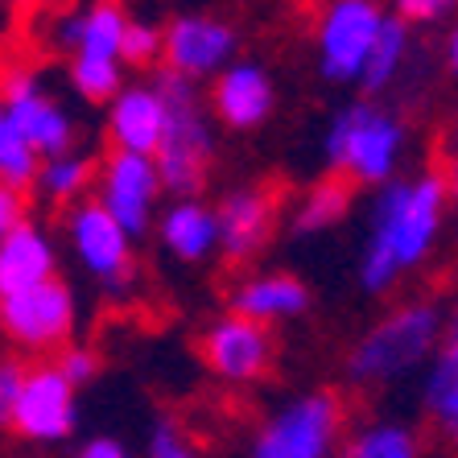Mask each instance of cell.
Returning <instances> with one entry per match:
<instances>
[{
  "label": "cell",
  "mask_w": 458,
  "mask_h": 458,
  "mask_svg": "<svg viewBox=\"0 0 458 458\" xmlns=\"http://www.w3.org/2000/svg\"><path fill=\"white\" fill-rule=\"evenodd\" d=\"M405 58H409V25L393 13V17H384L380 38H376L372 54H368V66H363V75H360L363 91L368 96L388 91L396 83V75L405 71Z\"/></svg>",
  "instance_id": "obj_24"
},
{
  "label": "cell",
  "mask_w": 458,
  "mask_h": 458,
  "mask_svg": "<svg viewBox=\"0 0 458 458\" xmlns=\"http://www.w3.org/2000/svg\"><path fill=\"white\" fill-rule=\"evenodd\" d=\"M339 458H421V434L409 421H372L343 442Z\"/></svg>",
  "instance_id": "obj_25"
},
{
  "label": "cell",
  "mask_w": 458,
  "mask_h": 458,
  "mask_svg": "<svg viewBox=\"0 0 458 458\" xmlns=\"http://www.w3.org/2000/svg\"><path fill=\"white\" fill-rule=\"evenodd\" d=\"M442 174H446L450 199H454V203H458V153H454V157H450V165H446V170H442Z\"/></svg>",
  "instance_id": "obj_37"
},
{
  "label": "cell",
  "mask_w": 458,
  "mask_h": 458,
  "mask_svg": "<svg viewBox=\"0 0 458 458\" xmlns=\"http://www.w3.org/2000/svg\"><path fill=\"white\" fill-rule=\"evenodd\" d=\"M153 83H157L161 99H165V137H161V149L153 157L161 174V186L170 194H178V199H194V194H203L215 165L211 120H207L191 79L161 71Z\"/></svg>",
  "instance_id": "obj_3"
},
{
  "label": "cell",
  "mask_w": 458,
  "mask_h": 458,
  "mask_svg": "<svg viewBox=\"0 0 458 458\" xmlns=\"http://www.w3.org/2000/svg\"><path fill=\"white\" fill-rule=\"evenodd\" d=\"M446 71H450V79H458V21L450 25V33H446Z\"/></svg>",
  "instance_id": "obj_35"
},
{
  "label": "cell",
  "mask_w": 458,
  "mask_h": 458,
  "mask_svg": "<svg viewBox=\"0 0 458 458\" xmlns=\"http://www.w3.org/2000/svg\"><path fill=\"white\" fill-rule=\"evenodd\" d=\"M4 120L30 140L33 153L42 161L63 157V153L75 149V120L66 116L46 91H33V96H21V99H13V104H4Z\"/></svg>",
  "instance_id": "obj_20"
},
{
  "label": "cell",
  "mask_w": 458,
  "mask_h": 458,
  "mask_svg": "<svg viewBox=\"0 0 458 458\" xmlns=\"http://www.w3.org/2000/svg\"><path fill=\"white\" fill-rule=\"evenodd\" d=\"M273 79L256 63H232L224 66L211 83V112L215 120L232 132H252L273 116Z\"/></svg>",
  "instance_id": "obj_15"
},
{
  "label": "cell",
  "mask_w": 458,
  "mask_h": 458,
  "mask_svg": "<svg viewBox=\"0 0 458 458\" xmlns=\"http://www.w3.org/2000/svg\"><path fill=\"white\" fill-rule=\"evenodd\" d=\"M25 219V194L21 191H9V186H0V240L13 232V227Z\"/></svg>",
  "instance_id": "obj_33"
},
{
  "label": "cell",
  "mask_w": 458,
  "mask_h": 458,
  "mask_svg": "<svg viewBox=\"0 0 458 458\" xmlns=\"http://www.w3.org/2000/svg\"><path fill=\"white\" fill-rule=\"evenodd\" d=\"M450 203V186L442 170H429L413 182H393L380 194L372 215V235L363 248L360 285L368 293L393 289L396 277H405L429 256L437 232H442V215Z\"/></svg>",
  "instance_id": "obj_1"
},
{
  "label": "cell",
  "mask_w": 458,
  "mask_h": 458,
  "mask_svg": "<svg viewBox=\"0 0 458 458\" xmlns=\"http://www.w3.org/2000/svg\"><path fill=\"white\" fill-rule=\"evenodd\" d=\"M4 4H13V9H38L42 0H4Z\"/></svg>",
  "instance_id": "obj_38"
},
{
  "label": "cell",
  "mask_w": 458,
  "mask_h": 458,
  "mask_svg": "<svg viewBox=\"0 0 458 458\" xmlns=\"http://www.w3.org/2000/svg\"><path fill=\"white\" fill-rule=\"evenodd\" d=\"M54 368L66 376V380L75 384V388H83V384H91L99 376V355L91 352V347H79V343H66L63 352L54 355Z\"/></svg>",
  "instance_id": "obj_30"
},
{
  "label": "cell",
  "mask_w": 458,
  "mask_h": 458,
  "mask_svg": "<svg viewBox=\"0 0 458 458\" xmlns=\"http://www.w3.org/2000/svg\"><path fill=\"white\" fill-rule=\"evenodd\" d=\"M343 426H347L343 396L331 388H318L268 417L256 429L244 458H335Z\"/></svg>",
  "instance_id": "obj_5"
},
{
  "label": "cell",
  "mask_w": 458,
  "mask_h": 458,
  "mask_svg": "<svg viewBox=\"0 0 458 458\" xmlns=\"http://www.w3.org/2000/svg\"><path fill=\"white\" fill-rule=\"evenodd\" d=\"M0 120H4V104H0Z\"/></svg>",
  "instance_id": "obj_40"
},
{
  "label": "cell",
  "mask_w": 458,
  "mask_h": 458,
  "mask_svg": "<svg viewBox=\"0 0 458 458\" xmlns=\"http://www.w3.org/2000/svg\"><path fill=\"white\" fill-rule=\"evenodd\" d=\"M0 331H4V298H0Z\"/></svg>",
  "instance_id": "obj_39"
},
{
  "label": "cell",
  "mask_w": 458,
  "mask_h": 458,
  "mask_svg": "<svg viewBox=\"0 0 458 458\" xmlns=\"http://www.w3.org/2000/svg\"><path fill=\"white\" fill-rule=\"evenodd\" d=\"M281 194L273 186H240L215 207L219 219V252L227 265H244L273 240Z\"/></svg>",
  "instance_id": "obj_13"
},
{
  "label": "cell",
  "mask_w": 458,
  "mask_h": 458,
  "mask_svg": "<svg viewBox=\"0 0 458 458\" xmlns=\"http://www.w3.org/2000/svg\"><path fill=\"white\" fill-rule=\"evenodd\" d=\"M352 199H355V186L339 174H327L301 194L298 211H293V232L301 235H314V232H327L352 211Z\"/></svg>",
  "instance_id": "obj_21"
},
{
  "label": "cell",
  "mask_w": 458,
  "mask_h": 458,
  "mask_svg": "<svg viewBox=\"0 0 458 458\" xmlns=\"http://www.w3.org/2000/svg\"><path fill=\"white\" fill-rule=\"evenodd\" d=\"M157 235L161 248L178 256L182 265H199L211 252H219V219H215V207H207L203 199H174L157 219Z\"/></svg>",
  "instance_id": "obj_19"
},
{
  "label": "cell",
  "mask_w": 458,
  "mask_h": 458,
  "mask_svg": "<svg viewBox=\"0 0 458 458\" xmlns=\"http://www.w3.org/2000/svg\"><path fill=\"white\" fill-rule=\"evenodd\" d=\"M235 54V30L224 17H211V13H186V17H174L170 30H165V71L182 79H203V75H219L224 66H232Z\"/></svg>",
  "instance_id": "obj_12"
},
{
  "label": "cell",
  "mask_w": 458,
  "mask_h": 458,
  "mask_svg": "<svg viewBox=\"0 0 458 458\" xmlns=\"http://www.w3.org/2000/svg\"><path fill=\"white\" fill-rule=\"evenodd\" d=\"M165 50V33L149 21H128L124 46H120V63L124 66H153Z\"/></svg>",
  "instance_id": "obj_29"
},
{
  "label": "cell",
  "mask_w": 458,
  "mask_h": 458,
  "mask_svg": "<svg viewBox=\"0 0 458 458\" xmlns=\"http://www.w3.org/2000/svg\"><path fill=\"white\" fill-rule=\"evenodd\" d=\"M66 235H71V248L91 277L107 281L112 289H120L132 277V244H128L132 235L91 194L79 199L75 207H66Z\"/></svg>",
  "instance_id": "obj_11"
},
{
  "label": "cell",
  "mask_w": 458,
  "mask_h": 458,
  "mask_svg": "<svg viewBox=\"0 0 458 458\" xmlns=\"http://www.w3.org/2000/svg\"><path fill=\"white\" fill-rule=\"evenodd\" d=\"M145 458H199V442L186 434L182 421L174 417H157L145 442Z\"/></svg>",
  "instance_id": "obj_28"
},
{
  "label": "cell",
  "mask_w": 458,
  "mask_h": 458,
  "mask_svg": "<svg viewBox=\"0 0 458 458\" xmlns=\"http://www.w3.org/2000/svg\"><path fill=\"white\" fill-rule=\"evenodd\" d=\"M199 360L207 372L227 384H256L260 376H268V368L277 360V343H273V331L260 322L224 314L199 339Z\"/></svg>",
  "instance_id": "obj_10"
},
{
  "label": "cell",
  "mask_w": 458,
  "mask_h": 458,
  "mask_svg": "<svg viewBox=\"0 0 458 458\" xmlns=\"http://www.w3.org/2000/svg\"><path fill=\"white\" fill-rule=\"evenodd\" d=\"M401 149H405V124L368 99L343 107L327 132L331 174L347 178L352 186H384L396 174Z\"/></svg>",
  "instance_id": "obj_4"
},
{
  "label": "cell",
  "mask_w": 458,
  "mask_h": 458,
  "mask_svg": "<svg viewBox=\"0 0 458 458\" xmlns=\"http://www.w3.org/2000/svg\"><path fill=\"white\" fill-rule=\"evenodd\" d=\"M4 335L17 352L58 355L75 335V293H71V285L63 277H54L4 298Z\"/></svg>",
  "instance_id": "obj_7"
},
{
  "label": "cell",
  "mask_w": 458,
  "mask_h": 458,
  "mask_svg": "<svg viewBox=\"0 0 458 458\" xmlns=\"http://www.w3.org/2000/svg\"><path fill=\"white\" fill-rule=\"evenodd\" d=\"M75 458H132V454L120 446L116 437H91V442H87Z\"/></svg>",
  "instance_id": "obj_34"
},
{
  "label": "cell",
  "mask_w": 458,
  "mask_h": 458,
  "mask_svg": "<svg viewBox=\"0 0 458 458\" xmlns=\"http://www.w3.org/2000/svg\"><path fill=\"white\" fill-rule=\"evenodd\" d=\"M124 30H128V13L120 0H87L79 13H71V17L58 21V46H63L71 58L120 63Z\"/></svg>",
  "instance_id": "obj_16"
},
{
  "label": "cell",
  "mask_w": 458,
  "mask_h": 458,
  "mask_svg": "<svg viewBox=\"0 0 458 458\" xmlns=\"http://www.w3.org/2000/svg\"><path fill=\"white\" fill-rule=\"evenodd\" d=\"M165 137V99L157 83H132L107 104V140L120 153L157 157Z\"/></svg>",
  "instance_id": "obj_14"
},
{
  "label": "cell",
  "mask_w": 458,
  "mask_h": 458,
  "mask_svg": "<svg viewBox=\"0 0 458 458\" xmlns=\"http://www.w3.org/2000/svg\"><path fill=\"white\" fill-rule=\"evenodd\" d=\"M446 331V314L437 301H405L388 310L372 331L363 335L347 355V380L360 388L401 380L417 372L426 360H434Z\"/></svg>",
  "instance_id": "obj_2"
},
{
  "label": "cell",
  "mask_w": 458,
  "mask_h": 458,
  "mask_svg": "<svg viewBox=\"0 0 458 458\" xmlns=\"http://www.w3.org/2000/svg\"><path fill=\"white\" fill-rule=\"evenodd\" d=\"M458 9V0H396V17L405 25H437Z\"/></svg>",
  "instance_id": "obj_32"
},
{
  "label": "cell",
  "mask_w": 458,
  "mask_h": 458,
  "mask_svg": "<svg viewBox=\"0 0 458 458\" xmlns=\"http://www.w3.org/2000/svg\"><path fill=\"white\" fill-rule=\"evenodd\" d=\"M384 17L388 13L376 0H331L318 17V30H314L322 75L331 83H360Z\"/></svg>",
  "instance_id": "obj_6"
},
{
  "label": "cell",
  "mask_w": 458,
  "mask_h": 458,
  "mask_svg": "<svg viewBox=\"0 0 458 458\" xmlns=\"http://www.w3.org/2000/svg\"><path fill=\"white\" fill-rule=\"evenodd\" d=\"M25 372H30V363H25L21 355H0V426H9L13 409H17Z\"/></svg>",
  "instance_id": "obj_31"
},
{
  "label": "cell",
  "mask_w": 458,
  "mask_h": 458,
  "mask_svg": "<svg viewBox=\"0 0 458 458\" xmlns=\"http://www.w3.org/2000/svg\"><path fill=\"white\" fill-rule=\"evenodd\" d=\"M306 306H310L306 281H298L293 273H256V277L240 281L232 289V310L227 314H240L248 322L273 327V322L306 314Z\"/></svg>",
  "instance_id": "obj_18"
},
{
  "label": "cell",
  "mask_w": 458,
  "mask_h": 458,
  "mask_svg": "<svg viewBox=\"0 0 458 458\" xmlns=\"http://www.w3.org/2000/svg\"><path fill=\"white\" fill-rule=\"evenodd\" d=\"M426 409L434 417L437 434L446 437L450 446H458V352H450V347H437L434 363H429Z\"/></svg>",
  "instance_id": "obj_23"
},
{
  "label": "cell",
  "mask_w": 458,
  "mask_h": 458,
  "mask_svg": "<svg viewBox=\"0 0 458 458\" xmlns=\"http://www.w3.org/2000/svg\"><path fill=\"white\" fill-rule=\"evenodd\" d=\"M75 396H79V388L54 363H33L30 372H25L17 409L9 417V429L17 437H25V442H38V446L66 442V437L75 434V421H79Z\"/></svg>",
  "instance_id": "obj_9"
},
{
  "label": "cell",
  "mask_w": 458,
  "mask_h": 458,
  "mask_svg": "<svg viewBox=\"0 0 458 458\" xmlns=\"http://www.w3.org/2000/svg\"><path fill=\"white\" fill-rule=\"evenodd\" d=\"M71 87L87 104H112L124 91V66L99 58H71Z\"/></svg>",
  "instance_id": "obj_27"
},
{
  "label": "cell",
  "mask_w": 458,
  "mask_h": 458,
  "mask_svg": "<svg viewBox=\"0 0 458 458\" xmlns=\"http://www.w3.org/2000/svg\"><path fill=\"white\" fill-rule=\"evenodd\" d=\"M442 347L458 352V298H454V306H450V314H446V331H442Z\"/></svg>",
  "instance_id": "obj_36"
},
{
  "label": "cell",
  "mask_w": 458,
  "mask_h": 458,
  "mask_svg": "<svg viewBox=\"0 0 458 458\" xmlns=\"http://www.w3.org/2000/svg\"><path fill=\"white\" fill-rule=\"evenodd\" d=\"M96 161L87 157V153L71 149L63 157H50L42 161V170H38V191L42 199L58 207H75L79 199H87V191H96Z\"/></svg>",
  "instance_id": "obj_22"
},
{
  "label": "cell",
  "mask_w": 458,
  "mask_h": 458,
  "mask_svg": "<svg viewBox=\"0 0 458 458\" xmlns=\"http://www.w3.org/2000/svg\"><path fill=\"white\" fill-rule=\"evenodd\" d=\"M38 170H42V157L33 153V145L9 120H0V186L30 194L38 186Z\"/></svg>",
  "instance_id": "obj_26"
},
{
  "label": "cell",
  "mask_w": 458,
  "mask_h": 458,
  "mask_svg": "<svg viewBox=\"0 0 458 458\" xmlns=\"http://www.w3.org/2000/svg\"><path fill=\"white\" fill-rule=\"evenodd\" d=\"M161 174L153 157H140V153H120L112 149L96 170V199L120 227H124L132 240L145 235L153 227V215H157L161 203Z\"/></svg>",
  "instance_id": "obj_8"
},
{
  "label": "cell",
  "mask_w": 458,
  "mask_h": 458,
  "mask_svg": "<svg viewBox=\"0 0 458 458\" xmlns=\"http://www.w3.org/2000/svg\"><path fill=\"white\" fill-rule=\"evenodd\" d=\"M54 277H58V248L42 224L21 219L0 240V298H13Z\"/></svg>",
  "instance_id": "obj_17"
}]
</instances>
